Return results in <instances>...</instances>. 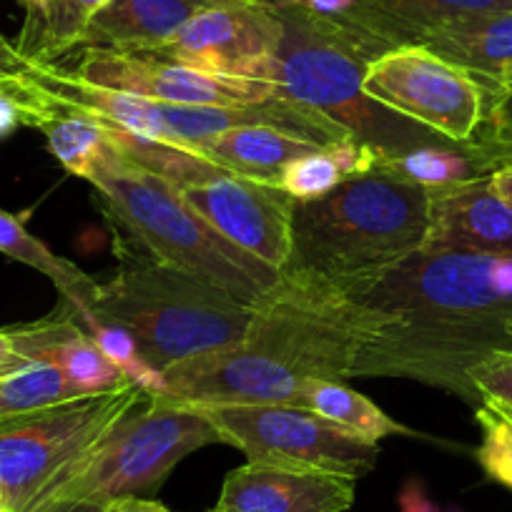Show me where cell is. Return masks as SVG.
Masks as SVG:
<instances>
[{
    "label": "cell",
    "instance_id": "21",
    "mask_svg": "<svg viewBox=\"0 0 512 512\" xmlns=\"http://www.w3.org/2000/svg\"><path fill=\"white\" fill-rule=\"evenodd\" d=\"M28 96H31V111H28L26 126L38 128L46 136L48 151L56 156V161L68 174L88 179L93 166L111 146L106 123L86 113L48 106L38 101L31 91Z\"/></svg>",
    "mask_w": 512,
    "mask_h": 512
},
{
    "label": "cell",
    "instance_id": "16",
    "mask_svg": "<svg viewBox=\"0 0 512 512\" xmlns=\"http://www.w3.org/2000/svg\"><path fill=\"white\" fill-rule=\"evenodd\" d=\"M422 251L512 256V206L490 176L430 189V224Z\"/></svg>",
    "mask_w": 512,
    "mask_h": 512
},
{
    "label": "cell",
    "instance_id": "13",
    "mask_svg": "<svg viewBox=\"0 0 512 512\" xmlns=\"http://www.w3.org/2000/svg\"><path fill=\"white\" fill-rule=\"evenodd\" d=\"M68 71L96 86L118 88L136 96L181 106H256L277 98V88L264 81H244L204 73L199 68L154 56V53L88 51L76 53ZM282 98V96H279Z\"/></svg>",
    "mask_w": 512,
    "mask_h": 512
},
{
    "label": "cell",
    "instance_id": "30",
    "mask_svg": "<svg viewBox=\"0 0 512 512\" xmlns=\"http://www.w3.org/2000/svg\"><path fill=\"white\" fill-rule=\"evenodd\" d=\"M28 364H33V362H28V359L23 357V352L18 349L11 327L0 329V379L8 377V374H13V372H18V369L28 367Z\"/></svg>",
    "mask_w": 512,
    "mask_h": 512
},
{
    "label": "cell",
    "instance_id": "23",
    "mask_svg": "<svg viewBox=\"0 0 512 512\" xmlns=\"http://www.w3.org/2000/svg\"><path fill=\"white\" fill-rule=\"evenodd\" d=\"M299 407L364 437V440L379 442L392 435L415 437L410 427L392 420L384 410H379L372 400L359 395L357 390L347 387L339 379H312L299 392Z\"/></svg>",
    "mask_w": 512,
    "mask_h": 512
},
{
    "label": "cell",
    "instance_id": "14",
    "mask_svg": "<svg viewBox=\"0 0 512 512\" xmlns=\"http://www.w3.org/2000/svg\"><path fill=\"white\" fill-rule=\"evenodd\" d=\"M319 16L367 43L377 56L400 46H422L447 23L512 8V0H302Z\"/></svg>",
    "mask_w": 512,
    "mask_h": 512
},
{
    "label": "cell",
    "instance_id": "33",
    "mask_svg": "<svg viewBox=\"0 0 512 512\" xmlns=\"http://www.w3.org/2000/svg\"><path fill=\"white\" fill-rule=\"evenodd\" d=\"M400 505L402 512H435V507L425 500L420 485H415V482L405 487V492L400 495Z\"/></svg>",
    "mask_w": 512,
    "mask_h": 512
},
{
    "label": "cell",
    "instance_id": "9",
    "mask_svg": "<svg viewBox=\"0 0 512 512\" xmlns=\"http://www.w3.org/2000/svg\"><path fill=\"white\" fill-rule=\"evenodd\" d=\"M194 407L214 425L219 442L241 450L249 462L334 472L352 480L377 467L379 442L364 440L299 405Z\"/></svg>",
    "mask_w": 512,
    "mask_h": 512
},
{
    "label": "cell",
    "instance_id": "28",
    "mask_svg": "<svg viewBox=\"0 0 512 512\" xmlns=\"http://www.w3.org/2000/svg\"><path fill=\"white\" fill-rule=\"evenodd\" d=\"M470 382L482 400L497 402L512 412V349L495 352L470 369Z\"/></svg>",
    "mask_w": 512,
    "mask_h": 512
},
{
    "label": "cell",
    "instance_id": "26",
    "mask_svg": "<svg viewBox=\"0 0 512 512\" xmlns=\"http://www.w3.org/2000/svg\"><path fill=\"white\" fill-rule=\"evenodd\" d=\"M482 442L475 457L490 480L512 490V412L497 402L482 400L475 412Z\"/></svg>",
    "mask_w": 512,
    "mask_h": 512
},
{
    "label": "cell",
    "instance_id": "2",
    "mask_svg": "<svg viewBox=\"0 0 512 512\" xmlns=\"http://www.w3.org/2000/svg\"><path fill=\"white\" fill-rule=\"evenodd\" d=\"M382 327L354 294L279 272L254 304L239 344L164 369V400L186 405H297L312 379L354 377L359 352Z\"/></svg>",
    "mask_w": 512,
    "mask_h": 512
},
{
    "label": "cell",
    "instance_id": "36",
    "mask_svg": "<svg viewBox=\"0 0 512 512\" xmlns=\"http://www.w3.org/2000/svg\"><path fill=\"white\" fill-rule=\"evenodd\" d=\"M18 3H21V6L26 8V13H31V11H38V8L46 6L48 0H18Z\"/></svg>",
    "mask_w": 512,
    "mask_h": 512
},
{
    "label": "cell",
    "instance_id": "35",
    "mask_svg": "<svg viewBox=\"0 0 512 512\" xmlns=\"http://www.w3.org/2000/svg\"><path fill=\"white\" fill-rule=\"evenodd\" d=\"M490 184H492V189H495L497 194H500L502 199L512 206V161L510 164L500 166V169L490 176Z\"/></svg>",
    "mask_w": 512,
    "mask_h": 512
},
{
    "label": "cell",
    "instance_id": "10",
    "mask_svg": "<svg viewBox=\"0 0 512 512\" xmlns=\"http://www.w3.org/2000/svg\"><path fill=\"white\" fill-rule=\"evenodd\" d=\"M362 91L450 144H470L485 123V88L427 46L384 51L367 66Z\"/></svg>",
    "mask_w": 512,
    "mask_h": 512
},
{
    "label": "cell",
    "instance_id": "27",
    "mask_svg": "<svg viewBox=\"0 0 512 512\" xmlns=\"http://www.w3.org/2000/svg\"><path fill=\"white\" fill-rule=\"evenodd\" d=\"M88 334L93 337V342L101 347V352L126 374L131 382H136L139 387H144L146 392L151 395H164L166 390V379L164 372H159L156 367H151L146 362L144 352H141L139 342L128 329L118 327V324H106V322H96Z\"/></svg>",
    "mask_w": 512,
    "mask_h": 512
},
{
    "label": "cell",
    "instance_id": "1",
    "mask_svg": "<svg viewBox=\"0 0 512 512\" xmlns=\"http://www.w3.org/2000/svg\"><path fill=\"white\" fill-rule=\"evenodd\" d=\"M382 327L354 377H397L482 402L470 369L512 349V256L420 251L354 294Z\"/></svg>",
    "mask_w": 512,
    "mask_h": 512
},
{
    "label": "cell",
    "instance_id": "12",
    "mask_svg": "<svg viewBox=\"0 0 512 512\" xmlns=\"http://www.w3.org/2000/svg\"><path fill=\"white\" fill-rule=\"evenodd\" d=\"M179 194L226 241L277 272L287 267L297 199L282 186L224 171L179 186Z\"/></svg>",
    "mask_w": 512,
    "mask_h": 512
},
{
    "label": "cell",
    "instance_id": "7",
    "mask_svg": "<svg viewBox=\"0 0 512 512\" xmlns=\"http://www.w3.org/2000/svg\"><path fill=\"white\" fill-rule=\"evenodd\" d=\"M214 442L219 435L199 407L149 395L68 467L43 505L149 497L186 455Z\"/></svg>",
    "mask_w": 512,
    "mask_h": 512
},
{
    "label": "cell",
    "instance_id": "24",
    "mask_svg": "<svg viewBox=\"0 0 512 512\" xmlns=\"http://www.w3.org/2000/svg\"><path fill=\"white\" fill-rule=\"evenodd\" d=\"M377 159L379 154L372 146L357 139H344L292 161L284 169L279 186L297 201H312L327 196L349 176L372 171Z\"/></svg>",
    "mask_w": 512,
    "mask_h": 512
},
{
    "label": "cell",
    "instance_id": "19",
    "mask_svg": "<svg viewBox=\"0 0 512 512\" xmlns=\"http://www.w3.org/2000/svg\"><path fill=\"white\" fill-rule=\"evenodd\" d=\"M317 149L322 146L299 139L284 128L269 126V123H251V126L229 128L216 139L201 144L196 154L221 166L229 174L279 184L284 169L292 161Z\"/></svg>",
    "mask_w": 512,
    "mask_h": 512
},
{
    "label": "cell",
    "instance_id": "20",
    "mask_svg": "<svg viewBox=\"0 0 512 512\" xmlns=\"http://www.w3.org/2000/svg\"><path fill=\"white\" fill-rule=\"evenodd\" d=\"M0 254L13 262L36 269L53 282L61 294V307H66L78 319L83 329L91 324V302L96 292V279L78 269L76 264L53 254L38 236L28 231L26 219L0 206Z\"/></svg>",
    "mask_w": 512,
    "mask_h": 512
},
{
    "label": "cell",
    "instance_id": "34",
    "mask_svg": "<svg viewBox=\"0 0 512 512\" xmlns=\"http://www.w3.org/2000/svg\"><path fill=\"white\" fill-rule=\"evenodd\" d=\"M103 505H93V502H76V500H56L48 505L36 507L33 512H101Z\"/></svg>",
    "mask_w": 512,
    "mask_h": 512
},
{
    "label": "cell",
    "instance_id": "8",
    "mask_svg": "<svg viewBox=\"0 0 512 512\" xmlns=\"http://www.w3.org/2000/svg\"><path fill=\"white\" fill-rule=\"evenodd\" d=\"M151 392L136 382L0 420V492L8 512H33L68 467Z\"/></svg>",
    "mask_w": 512,
    "mask_h": 512
},
{
    "label": "cell",
    "instance_id": "32",
    "mask_svg": "<svg viewBox=\"0 0 512 512\" xmlns=\"http://www.w3.org/2000/svg\"><path fill=\"white\" fill-rule=\"evenodd\" d=\"M101 512H171L164 502L154 500V497H123V500H113L103 507Z\"/></svg>",
    "mask_w": 512,
    "mask_h": 512
},
{
    "label": "cell",
    "instance_id": "25",
    "mask_svg": "<svg viewBox=\"0 0 512 512\" xmlns=\"http://www.w3.org/2000/svg\"><path fill=\"white\" fill-rule=\"evenodd\" d=\"M68 379L53 364L33 362L0 379V420L76 400ZM86 397V395H83Z\"/></svg>",
    "mask_w": 512,
    "mask_h": 512
},
{
    "label": "cell",
    "instance_id": "22",
    "mask_svg": "<svg viewBox=\"0 0 512 512\" xmlns=\"http://www.w3.org/2000/svg\"><path fill=\"white\" fill-rule=\"evenodd\" d=\"M108 0H48L38 11L26 13L16 48L28 63L56 66L78 51L83 31Z\"/></svg>",
    "mask_w": 512,
    "mask_h": 512
},
{
    "label": "cell",
    "instance_id": "38",
    "mask_svg": "<svg viewBox=\"0 0 512 512\" xmlns=\"http://www.w3.org/2000/svg\"><path fill=\"white\" fill-rule=\"evenodd\" d=\"M0 512H8V507H6V500H3V492H0Z\"/></svg>",
    "mask_w": 512,
    "mask_h": 512
},
{
    "label": "cell",
    "instance_id": "18",
    "mask_svg": "<svg viewBox=\"0 0 512 512\" xmlns=\"http://www.w3.org/2000/svg\"><path fill=\"white\" fill-rule=\"evenodd\" d=\"M422 46L470 73L487 101L512 93V8L447 23Z\"/></svg>",
    "mask_w": 512,
    "mask_h": 512
},
{
    "label": "cell",
    "instance_id": "31",
    "mask_svg": "<svg viewBox=\"0 0 512 512\" xmlns=\"http://www.w3.org/2000/svg\"><path fill=\"white\" fill-rule=\"evenodd\" d=\"M36 63H28L26 58L18 53L16 43L8 41L3 33H0V78H16L28 73Z\"/></svg>",
    "mask_w": 512,
    "mask_h": 512
},
{
    "label": "cell",
    "instance_id": "4",
    "mask_svg": "<svg viewBox=\"0 0 512 512\" xmlns=\"http://www.w3.org/2000/svg\"><path fill=\"white\" fill-rule=\"evenodd\" d=\"M86 181L118 241L154 262L204 279L251 307L279 282L277 269L226 241L181 199L171 181L151 174L113 144Z\"/></svg>",
    "mask_w": 512,
    "mask_h": 512
},
{
    "label": "cell",
    "instance_id": "5",
    "mask_svg": "<svg viewBox=\"0 0 512 512\" xmlns=\"http://www.w3.org/2000/svg\"><path fill=\"white\" fill-rule=\"evenodd\" d=\"M113 251L118 267L103 282L96 279L88 329L96 322L128 329L146 362L159 372L246 337L254 319L251 304L204 279L154 262L118 239Z\"/></svg>",
    "mask_w": 512,
    "mask_h": 512
},
{
    "label": "cell",
    "instance_id": "39",
    "mask_svg": "<svg viewBox=\"0 0 512 512\" xmlns=\"http://www.w3.org/2000/svg\"><path fill=\"white\" fill-rule=\"evenodd\" d=\"M211 512H216V510H211Z\"/></svg>",
    "mask_w": 512,
    "mask_h": 512
},
{
    "label": "cell",
    "instance_id": "11",
    "mask_svg": "<svg viewBox=\"0 0 512 512\" xmlns=\"http://www.w3.org/2000/svg\"><path fill=\"white\" fill-rule=\"evenodd\" d=\"M282 33L272 0H216L149 53L214 76L272 83Z\"/></svg>",
    "mask_w": 512,
    "mask_h": 512
},
{
    "label": "cell",
    "instance_id": "17",
    "mask_svg": "<svg viewBox=\"0 0 512 512\" xmlns=\"http://www.w3.org/2000/svg\"><path fill=\"white\" fill-rule=\"evenodd\" d=\"M211 3L216 0H108L83 31L78 51H156Z\"/></svg>",
    "mask_w": 512,
    "mask_h": 512
},
{
    "label": "cell",
    "instance_id": "3",
    "mask_svg": "<svg viewBox=\"0 0 512 512\" xmlns=\"http://www.w3.org/2000/svg\"><path fill=\"white\" fill-rule=\"evenodd\" d=\"M430 189L372 169L312 201H297L292 254L282 272L359 294L425 246Z\"/></svg>",
    "mask_w": 512,
    "mask_h": 512
},
{
    "label": "cell",
    "instance_id": "29",
    "mask_svg": "<svg viewBox=\"0 0 512 512\" xmlns=\"http://www.w3.org/2000/svg\"><path fill=\"white\" fill-rule=\"evenodd\" d=\"M482 128L490 131L492 136H497L500 141H505L507 146H512V93L487 101V113Z\"/></svg>",
    "mask_w": 512,
    "mask_h": 512
},
{
    "label": "cell",
    "instance_id": "15",
    "mask_svg": "<svg viewBox=\"0 0 512 512\" xmlns=\"http://www.w3.org/2000/svg\"><path fill=\"white\" fill-rule=\"evenodd\" d=\"M357 480L347 475L246 462L226 475L216 512H347Z\"/></svg>",
    "mask_w": 512,
    "mask_h": 512
},
{
    "label": "cell",
    "instance_id": "37",
    "mask_svg": "<svg viewBox=\"0 0 512 512\" xmlns=\"http://www.w3.org/2000/svg\"><path fill=\"white\" fill-rule=\"evenodd\" d=\"M18 78H21V76H16V78H0V86H8V83L18 81Z\"/></svg>",
    "mask_w": 512,
    "mask_h": 512
},
{
    "label": "cell",
    "instance_id": "6",
    "mask_svg": "<svg viewBox=\"0 0 512 512\" xmlns=\"http://www.w3.org/2000/svg\"><path fill=\"white\" fill-rule=\"evenodd\" d=\"M272 6L284 28L272 86L284 101L322 113L379 156L445 144L427 128L364 96V73L377 58L367 43L314 13L302 0H272Z\"/></svg>",
    "mask_w": 512,
    "mask_h": 512
}]
</instances>
